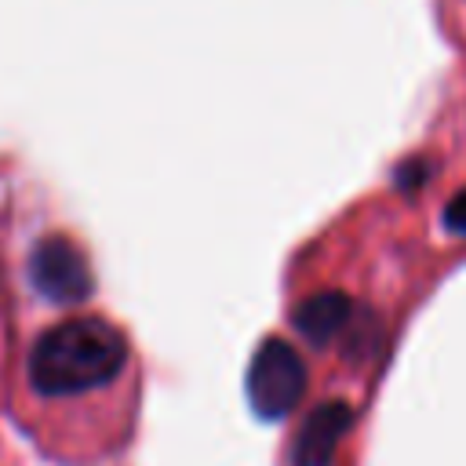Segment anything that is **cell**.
Listing matches in <instances>:
<instances>
[{
    "label": "cell",
    "instance_id": "8992f818",
    "mask_svg": "<svg viewBox=\"0 0 466 466\" xmlns=\"http://www.w3.org/2000/svg\"><path fill=\"white\" fill-rule=\"evenodd\" d=\"M426 175H430V164L426 160H404L397 167V186L400 189H419L426 182Z\"/></svg>",
    "mask_w": 466,
    "mask_h": 466
},
{
    "label": "cell",
    "instance_id": "5b68a950",
    "mask_svg": "<svg viewBox=\"0 0 466 466\" xmlns=\"http://www.w3.org/2000/svg\"><path fill=\"white\" fill-rule=\"evenodd\" d=\"M350 317H353V302L342 291H317V295H309V299L299 302V309H295L291 320H295V331L306 342L328 346L346 328Z\"/></svg>",
    "mask_w": 466,
    "mask_h": 466
},
{
    "label": "cell",
    "instance_id": "6da1fadb",
    "mask_svg": "<svg viewBox=\"0 0 466 466\" xmlns=\"http://www.w3.org/2000/svg\"><path fill=\"white\" fill-rule=\"evenodd\" d=\"M127 364V339L106 317H69L29 350V382L44 397H73L113 382Z\"/></svg>",
    "mask_w": 466,
    "mask_h": 466
},
{
    "label": "cell",
    "instance_id": "277c9868",
    "mask_svg": "<svg viewBox=\"0 0 466 466\" xmlns=\"http://www.w3.org/2000/svg\"><path fill=\"white\" fill-rule=\"evenodd\" d=\"M350 426H353V408L346 400H324L299 426L291 462L295 466H331L335 448L350 433Z\"/></svg>",
    "mask_w": 466,
    "mask_h": 466
},
{
    "label": "cell",
    "instance_id": "3957f363",
    "mask_svg": "<svg viewBox=\"0 0 466 466\" xmlns=\"http://www.w3.org/2000/svg\"><path fill=\"white\" fill-rule=\"evenodd\" d=\"M25 273H29L33 291L44 295L55 306H76L95 291V277H91L87 255L66 233L40 237L33 244V251H29Z\"/></svg>",
    "mask_w": 466,
    "mask_h": 466
},
{
    "label": "cell",
    "instance_id": "52a82bcc",
    "mask_svg": "<svg viewBox=\"0 0 466 466\" xmlns=\"http://www.w3.org/2000/svg\"><path fill=\"white\" fill-rule=\"evenodd\" d=\"M444 226H448L451 233H462V237H466V189H459V193L448 200V208H444Z\"/></svg>",
    "mask_w": 466,
    "mask_h": 466
},
{
    "label": "cell",
    "instance_id": "7a4b0ae2",
    "mask_svg": "<svg viewBox=\"0 0 466 466\" xmlns=\"http://www.w3.org/2000/svg\"><path fill=\"white\" fill-rule=\"evenodd\" d=\"M306 393V364L299 350L284 339L258 342L251 364H248V400L251 411L266 422H277L291 415L299 397Z\"/></svg>",
    "mask_w": 466,
    "mask_h": 466
}]
</instances>
